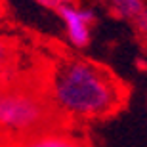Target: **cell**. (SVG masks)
<instances>
[{
    "label": "cell",
    "mask_w": 147,
    "mask_h": 147,
    "mask_svg": "<svg viewBox=\"0 0 147 147\" xmlns=\"http://www.w3.org/2000/svg\"><path fill=\"white\" fill-rule=\"evenodd\" d=\"M48 96L65 120L88 122L117 115L128 101V88L101 63L69 57L54 67Z\"/></svg>",
    "instance_id": "cell-1"
},
{
    "label": "cell",
    "mask_w": 147,
    "mask_h": 147,
    "mask_svg": "<svg viewBox=\"0 0 147 147\" xmlns=\"http://www.w3.org/2000/svg\"><path fill=\"white\" fill-rule=\"evenodd\" d=\"M111 10L119 19L134 21L145 11V4L143 0H111Z\"/></svg>",
    "instance_id": "cell-5"
},
{
    "label": "cell",
    "mask_w": 147,
    "mask_h": 147,
    "mask_svg": "<svg viewBox=\"0 0 147 147\" xmlns=\"http://www.w3.org/2000/svg\"><path fill=\"white\" fill-rule=\"evenodd\" d=\"M11 65H13V48L4 38H0V84L4 76L10 75Z\"/></svg>",
    "instance_id": "cell-6"
},
{
    "label": "cell",
    "mask_w": 147,
    "mask_h": 147,
    "mask_svg": "<svg viewBox=\"0 0 147 147\" xmlns=\"http://www.w3.org/2000/svg\"><path fill=\"white\" fill-rule=\"evenodd\" d=\"M36 2H40L44 8H50V10H59L63 4L71 2V0H36Z\"/></svg>",
    "instance_id": "cell-8"
},
{
    "label": "cell",
    "mask_w": 147,
    "mask_h": 147,
    "mask_svg": "<svg viewBox=\"0 0 147 147\" xmlns=\"http://www.w3.org/2000/svg\"><path fill=\"white\" fill-rule=\"evenodd\" d=\"M134 25H136L138 33L143 34V36H147V10L143 11L142 16H138L136 19H134Z\"/></svg>",
    "instance_id": "cell-7"
},
{
    "label": "cell",
    "mask_w": 147,
    "mask_h": 147,
    "mask_svg": "<svg viewBox=\"0 0 147 147\" xmlns=\"http://www.w3.org/2000/svg\"><path fill=\"white\" fill-rule=\"evenodd\" d=\"M0 147H92V143L84 134L61 124L55 128L31 134L21 140L0 143Z\"/></svg>",
    "instance_id": "cell-3"
},
{
    "label": "cell",
    "mask_w": 147,
    "mask_h": 147,
    "mask_svg": "<svg viewBox=\"0 0 147 147\" xmlns=\"http://www.w3.org/2000/svg\"><path fill=\"white\" fill-rule=\"evenodd\" d=\"M59 17L65 23L67 38L71 40L73 46L76 48H84L90 44L92 38V25L96 21V13L92 10H84V8H76L75 4L67 2L57 10Z\"/></svg>",
    "instance_id": "cell-4"
},
{
    "label": "cell",
    "mask_w": 147,
    "mask_h": 147,
    "mask_svg": "<svg viewBox=\"0 0 147 147\" xmlns=\"http://www.w3.org/2000/svg\"><path fill=\"white\" fill-rule=\"evenodd\" d=\"M65 122L48 96V88L25 82L0 84V143L21 140L31 134Z\"/></svg>",
    "instance_id": "cell-2"
}]
</instances>
